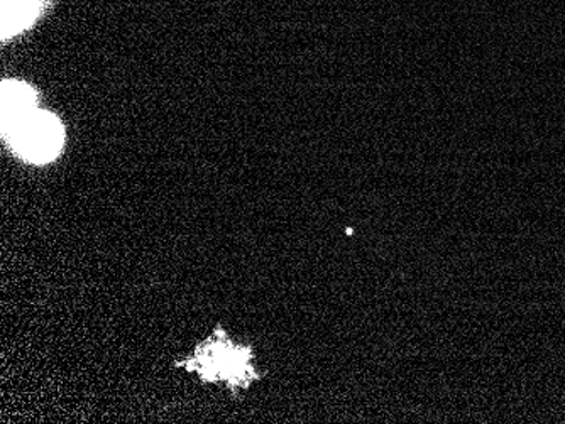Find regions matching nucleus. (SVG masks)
<instances>
[{
    "mask_svg": "<svg viewBox=\"0 0 565 424\" xmlns=\"http://www.w3.org/2000/svg\"><path fill=\"white\" fill-rule=\"evenodd\" d=\"M2 135L22 160L46 164L56 160L65 144V129L58 117L34 109L2 128Z\"/></svg>",
    "mask_w": 565,
    "mask_h": 424,
    "instance_id": "1",
    "label": "nucleus"
},
{
    "mask_svg": "<svg viewBox=\"0 0 565 424\" xmlns=\"http://www.w3.org/2000/svg\"><path fill=\"white\" fill-rule=\"evenodd\" d=\"M250 359L253 354L249 348L234 347L227 338V341H209L207 345L199 347L193 366L202 373L203 379H224L231 385L246 388L254 379H258V373L250 366Z\"/></svg>",
    "mask_w": 565,
    "mask_h": 424,
    "instance_id": "2",
    "label": "nucleus"
},
{
    "mask_svg": "<svg viewBox=\"0 0 565 424\" xmlns=\"http://www.w3.org/2000/svg\"><path fill=\"white\" fill-rule=\"evenodd\" d=\"M43 0H2V40L22 33L40 18Z\"/></svg>",
    "mask_w": 565,
    "mask_h": 424,
    "instance_id": "3",
    "label": "nucleus"
},
{
    "mask_svg": "<svg viewBox=\"0 0 565 424\" xmlns=\"http://www.w3.org/2000/svg\"><path fill=\"white\" fill-rule=\"evenodd\" d=\"M38 95L30 85L6 80L2 84V128L19 117L38 109Z\"/></svg>",
    "mask_w": 565,
    "mask_h": 424,
    "instance_id": "4",
    "label": "nucleus"
}]
</instances>
